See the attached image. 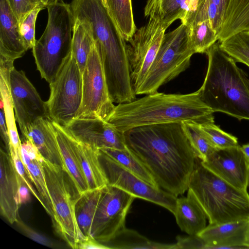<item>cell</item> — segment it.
<instances>
[{"label":"cell","mask_w":249,"mask_h":249,"mask_svg":"<svg viewBox=\"0 0 249 249\" xmlns=\"http://www.w3.org/2000/svg\"><path fill=\"white\" fill-rule=\"evenodd\" d=\"M124 136L127 149L158 187L177 197L187 191L197 157L182 122L139 126Z\"/></svg>","instance_id":"1"},{"label":"cell","mask_w":249,"mask_h":249,"mask_svg":"<svg viewBox=\"0 0 249 249\" xmlns=\"http://www.w3.org/2000/svg\"><path fill=\"white\" fill-rule=\"evenodd\" d=\"M214 112L202 100L200 89L187 94L158 91L115 106L107 121L124 132L148 125L193 122L198 124L214 122Z\"/></svg>","instance_id":"2"},{"label":"cell","mask_w":249,"mask_h":249,"mask_svg":"<svg viewBox=\"0 0 249 249\" xmlns=\"http://www.w3.org/2000/svg\"><path fill=\"white\" fill-rule=\"evenodd\" d=\"M74 18L88 23L102 60L109 90L118 92L131 87L127 43L102 0H72Z\"/></svg>","instance_id":"3"},{"label":"cell","mask_w":249,"mask_h":249,"mask_svg":"<svg viewBox=\"0 0 249 249\" xmlns=\"http://www.w3.org/2000/svg\"><path fill=\"white\" fill-rule=\"evenodd\" d=\"M208 66L199 89L204 102L214 112L249 120V79L235 60L221 49L219 42L205 53Z\"/></svg>","instance_id":"4"},{"label":"cell","mask_w":249,"mask_h":249,"mask_svg":"<svg viewBox=\"0 0 249 249\" xmlns=\"http://www.w3.org/2000/svg\"><path fill=\"white\" fill-rule=\"evenodd\" d=\"M190 189L204 210L210 225L249 220V195L205 167L196 158Z\"/></svg>","instance_id":"5"},{"label":"cell","mask_w":249,"mask_h":249,"mask_svg":"<svg viewBox=\"0 0 249 249\" xmlns=\"http://www.w3.org/2000/svg\"><path fill=\"white\" fill-rule=\"evenodd\" d=\"M46 8L47 25L32 52L41 77L50 83L71 52L74 18L70 4L64 2Z\"/></svg>","instance_id":"6"},{"label":"cell","mask_w":249,"mask_h":249,"mask_svg":"<svg viewBox=\"0 0 249 249\" xmlns=\"http://www.w3.org/2000/svg\"><path fill=\"white\" fill-rule=\"evenodd\" d=\"M195 53L186 25L181 23L174 30L165 33L156 57L136 95L158 91L160 86L189 67L191 58Z\"/></svg>","instance_id":"7"},{"label":"cell","mask_w":249,"mask_h":249,"mask_svg":"<svg viewBox=\"0 0 249 249\" xmlns=\"http://www.w3.org/2000/svg\"><path fill=\"white\" fill-rule=\"evenodd\" d=\"M42 163L53 204V224L67 243L71 248L77 249L79 242L85 237L75 213V205L79 194L61 165L44 158Z\"/></svg>","instance_id":"8"},{"label":"cell","mask_w":249,"mask_h":249,"mask_svg":"<svg viewBox=\"0 0 249 249\" xmlns=\"http://www.w3.org/2000/svg\"><path fill=\"white\" fill-rule=\"evenodd\" d=\"M50 119L63 127L75 119L82 100V72L71 52L49 83Z\"/></svg>","instance_id":"9"},{"label":"cell","mask_w":249,"mask_h":249,"mask_svg":"<svg viewBox=\"0 0 249 249\" xmlns=\"http://www.w3.org/2000/svg\"><path fill=\"white\" fill-rule=\"evenodd\" d=\"M82 92L75 118L107 121L115 106L109 93L102 60L95 41L82 73Z\"/></svg>","instance_id":"10"},{"label":"cell","mask_w":249,"mask_h":249,"mask_svg":"<svg viewBox=\"0 0 249 249\" xmlns=\"http://www.w3.org/2000/svg\"><path fill=\"white\" fill-rule=\"evenodd\" d=\"M136 197L115 186L107 185L102 192L92 222L91 235L103 244L125 228V218Z\"/></svg>","instance_id":"11"},{"label":"cell","mask_w":249,"mask_h":249,"mask_svg":"<svg viewBox=\"0 0 249 249\" xmlns=\"http://www.w3.org/2000/svg\"><path fill=\"white\" fill-rule=\"evenodd\" d=\"M166 30L159 21L149 18L148 22L137 29L128 41L130 80L135 94L156 57Z\"/></svg>","instance_id":"12"},{"label":"cell","mask_w":249,"mask_h":249,"mask_svg":"<svg viewBox=\"0 0 249 249\" xmlns=\"http://www.w3.org/2000/svg\"><path fill=\"white\" fill-rule=\"evenodd\" d=\"M99 158L107 184L118 187L136 198L155 203L174 213L176 196L145 182L100 149Z\"/></svg>","instance_id":"13"},{"label":"cell","mask_w":249,"mask_h":249,"mask_svg":"<svg viewBox=\"0 0 249 249\" xmlns=\"http://www.w3.org/2000/svg\"><path fill=\"white\" fill-rule=\"evenodd\" d=\"M10 84L16 121L24 137L35 122L41 118L50 119L47 104L24 71L14 68L10 72Z\"/></svg>","instance_id":"14"},{"label":"cell","mask_w":249,"mask_h":249,"mask_svg":"<svg viewBox=\"0 0 249 249\" xmlns=\"http://www.w3.org/2000/svg\"><path fill=\"white\" fill-rule=\"evenodd\" d=\"M201 163L228 183L247 191L249 181V163L239 145L227 148H216Z\"/></svg>","instance_id":"15"},{"label":"cell","mask_w":249,"mask_h":249,"mask_svg":"<svg viewBox=\"0 0 249 249\" xmlns=\"http://www.w3.org/2000/svg\"><path fill=\"white\" fill-rule=\"evenodd\" d=\"M77 141L99 149H126L124 132L99 119L75 118L64 127Z\"/></svg>","instance_id":"16"},{"label":"cell","mask_w":249,"mask_h":249,"mask_svg":"<svg viewBox=\"0 0 249 249\" xmlns=\"http://www.w3.org/2000/svg\"><path fill=\"white\" fill-rule=\"evenodd\" d=\"M0 208L1 215L11 224L19 219L18 173L10 152H0Z\"/></svg>","instance_id":"17"},{"label":"cell","mask_w":249,"mask_h":249,"mask_svg":"<svg viewBox=\"0 0 249 249\" xmlns=\"http://www.w3.org/2000/svg\"><path fill=\"white\" fill-rule=\"evenodd\" d=\"M28 51L7 0H0V57L14 61Z\"/></svg>","instance_id":"18"},{"label":"cell","mask_w":249,"mask_h":249,"mask_svg":"<svg viewBox=\"0 0 249 249\" xmlns=\"http://www.w3.org/2000/svg\"><path fill=\"white\" fill-rule=\"evenodd\" d=\"M249 220L210 225L198 235L206 249H249L245 245Z\"/></svg>","instance_id":"19"},{"label":"cell","mask_w":249,"mask_h":249,"mask_svg":"<svg viewBox=\"0 0 249 249\" xmlns=\"http://www.w3.org/2000/svg\"><path fill=\"white\" fill-rule=\"evenodd\" d=\"M198 0H147L144 9L145 17L159 21L167 29L177 19L185 24L195 11Z\"/></svg>","instance_id":"20"},{"label":"cell","mask_w":249,"mask_h":249,"mask_svg":"<svg viewBox=\"0 0 249 249\" xmlns=\"http://www.w3.org/2000/svg\"><path fill=\"white\" fill-rule=\"evenodd\" d=\"M52 123L59 145L62 167L80 195L89 189L75 151L74 138L63 126L53 121Z\"/></svg>","instance_id":"21"},{"label":"cell","mask_w":249,"mask_h":249,"mask_svg":"<svg viewBox=\"0 0 249 249\" xmlns=\"http://www.w3.org/2000/svg\"><path fill=\"white\" fill-rule=\"evenodd\" d=\"M173 214L181 230L189 235H198L207 226V215L189 189L186 197L177 198Z\"/></svg>","instance_id":"22"},{"label":"cell","mask_w":249,"mask_h":249,"mask_svg":"<svg viewBox=\"0 0 249 249\" xmlns=\"http://www.w3.org/2000/svg\"><path fill=\"white\" fill-rule=\"evenodd\" d=\"M14 62L0 58V99L10 139L9 149L21 154V141L16 124L15 111L11 97L10 77Z\"/></svg>","instance_id":"23"},{"label":"cell","mask_w":249,"mask_h":249,"mask_svg":"<svg viewBox=\"0 0 249 249\" xmlns=\"http://www.w3.org/2000/svg\"><path fill=\"white\" fill-rule=\"evenodd\" d=\"M22 137L31 141L44 158L62 166L56 132L51 119H39L30 126L26 135Z\"/></svg>","instance_id":"24"},{"label":"cell","mask_w":249,"mask_h":249,"mask_svg":"<svg viewBox=\"0 0 249 249\" xmlns=\"http://www.w3.org/2000/svg\"><path fill=\"white\" fill-rule=\"evenodd\" d=\"M74 147L89 189L102 188L107 185L99 158V149L77 141Z\"/></svg>","instance_id":"25"},{"label":"cell","mask_w":249,"mask_h":249,"mask_svg":"<svg viewBox=\"0 0 249 249\" xmlns=\"http://www.w3.org/2000/svg\"><path fill=\"white\" fill-rule=\"evenodd\" d=\"M243 31H249V0H230L217 34L218 41Z\"/></svg>","instance_id":"26"},{"label":"cell","mask_w":249,"mask_h":249,"mask_svg":"<svg viewBox=\"0 0 249 249\" xmlns=\"http://www.w3.org/2000/svg\"><path fill=\"white\" fill-rule=\"evenodd\" d=\"M102 188L89 190L79 195L76 202V218L85 237L91 235L92 224L100 199Z\"/></svg>","instance_id":"27"},{"label":"cell","mask_w":249,"mask_h":249,"mask_svg":"<svg viewBox=\"0 0 249 249\" xmlns=\"http://www.w3.org/2000/svg\"><path fill=\"white\" fill-rule=\"evenodd\" d=\"M94 42L89 25L74 18L71 41V52L82 73Z\"/></svg>","instance_id":"28"},{"label":"cell","mask_w":249,"mask_h":249,"mask_svg":"<svg viewBox=\"0 0 249 249\" xmlns=\"http://www.w3.org/2000/svg\"><path fill=\"white\" fill-rule=\"evenodd\" d=\"M104 245L109 249H176L175 243L164 244L154 242L137 231L126 227Z\"/></svg>","instance_id":"29"},{"label":"cell","mask_w":249,"mask_h":249,"mask_svg":"<svg viewBox=\"0 0 249 249\" xmlns=\"http://www.w3.org/2000/svg\"><path fill=\"white\" fill-rule=\"evenodd\" d=\"M102 2L116 24L123 37L128 42L137 28L131 0H102Z\"/></svg>","instance_id":"30"},{"label":"cell","mask_w":249,"mask_h":249,"mask_svg":"<svg viewBox=\"0 0 249 249\" xmlns=\"http://www.w3.org/2000/svg\"><path fill=\"white\" fill-rule=\"evenodd\" d=\"M192 47L195 53H205L218 41L217 35L208 20L194 22L188 26Z\"/></svg>","instance_id":"31"},{"label":"cell","mask_w":249,"mask_h":249,"mask_svg":"<svg viewBox=\"0 0 249 249\" xmlns=\"http://www.w3.org/2000/svg\"><path fill=\"white\" fill-rule=\"evenodd\" d=\"M100 149L142 179L158 187L150 174L127 148L124 149L102 148Z\"/></svg>","instance_id":"32"},{"label":"cell","mask_w":249,"mask_h":249,"mask_svg":"<svg viewBox=\"0 0 249 249\" xmlns=\"http://www.w3.org/2000/svg\"><path fill=\"white\" fill-rule=\"evenodd\" d=\"M222 50L236 62L243 63L249 67V31L234 34L219 42Z\"/></svg>","instance_id":"33"},{"label":"cell","mask_w":249,"mask_h":249,"mask_svg":"<svg viewBox=\"0 0 249 249\" xmlns=\"http://www.w3.org/2000/svg\"><path fill=\"white\" fill-rule=\"evenodd\" d=\"M42 160H31L24 166L39 194L41 205L52 219L53 204L46 183Z\"/></svg>","instance_id":"34"},{"label":"cell","mask_w":249,"mask_h":249,"mask_svg":"<svg viewBox=\"0 0 249 249\" xmlns=\"http://www.w3.org/2000/svg\"><path fill=\"white\" fill-rule=\"evenodd\" d=\"M183 127L197 158L204 161L216 149L209 142L198 124L183 122Z\"/></svg>","instance_id":"35"},{"label":"cell","mask_w":249,"mask_h":249,"mask_svg":"<svg viewBox=\"0 0 249 249\" xmlns=\"http://www.w3.org/2000/svg\"><path fill=\"white\" fill-rule=\"evenodd\" d=\"M205 136L215 148H227L238 146V139L214 124V122L199 124Z\"/></svg>","instance_id":"36"},{"label":"cell","mask_w":249,"mask_h":249,"mask_svg":"<svg viewBox=\"0 0 249 249\" xmlns=\"http://www.w3.org/2000/svg\"><path fill=\"white\" fill-rule=\"evenodd\" d=\"M46 8L43 2L37 4L18 24L20 35L24 43L28 49H33L35 45V27L36 18L39 12Z\"/></svg>","instance_id":"37"},{"label":"cell","mask_w":249,"mask_h":249,"mask_svg":"<svg viewBox=\"0 0 249 249\" xmlns=\"http://www.w3.org/2000/svg\"><path fill=\"white\" fill-rule=\"evenodd\" d=\"M9 5L19 24L32 9L42 0H7Z\"/></svg>","instance_id":"38"},{"label":"cell","mask_w":249,"mask_h":249,"mask_svg":"<svg viewBox=\"0 0 249 249\" xmlns=\"http://www.w3.org/2000/svg\"><path fill=\"white\" fill-rule=\"evenodd\" d=\"M176 249H206V244L198 235L178 236Z\"/></svg>","instance_id":"39"},{"label":"cell","mask_w":249,"mask_h":249,"mask_svg":"<svg viewBox=\"0 0 249 249\" xmlns=\"http://www.w3.org/2000/svg\"><path fill=\"white\" fill-rule=\"evenodd\" d=\"M16 223L30 238L42 245L47 246H52V243L48 239L32 230L19 219Z\"/></svg>","instance_id":"40"},{"label":"cell","mask_w":249,"mask_h":249,"mask_svg":"<svg viewBox=\"0 0 249 249\" xmlns=\"http://www.w3.org/2000/svg\"><path fill=\"white\" fill-rule=\"evenodd\" d=\"M108 249L109 248L96 240L91 235L85 236L78 243L77 249Z\"/></svg>","instance_id":"41"},{"label":"cell","mask_w":249,"mask_h":249,"mask_svg":"<svg viewBox=\"0 0 249 249\" xmlns=\"http://www.w3.org/2000/svg\"><path fill=\"white\" fill-rule=\"evenodd\" d=\"M18 199L20 205L29 202L31 200L30 190L22 178L18 174Z\"/></svg>","instance_id":"42"},{"label":"cell","mask_w":249,"mask_h":249,"mask_svg":"<svg viewBox=\"0 0 249 249\" xmlns=\"http://www.w3.org/2000/svg\"><path fill=\"white\" fill-rule=\"evenodd\" d=\"M241 148L249 163V143L245 144L241 146Z\"/></svg>","instance_id":"43"},{"label":"cell","mask_w":249,"mask_h":249,"mask_svg":"<svg viewBox=\"0 0 249 249\" xmlns=\"http://www.w3.org/2000/svg\"><path fill=\"white\" fill-rule=\"evenodd\" d=\"M63 0H46V4L47 5L54 4L58 2H63Z\"/></svg>","instance_id":"44"},{"label":"cell","mask_w":249,"mask_h":249,"mask_svg":"<svg viewBox=\"0 0 249 249\" xmlns=\"http://www.w3.org/2000/svg\"><path fill=\"white\" fill-rule=\"evenodd\" d=\"M245 245L248 247L249 249V223L246 233V241H245Z\"/></svg>","instance_id":"45"},{"label":"cell","mask_w":249,"mask_h":249,"mask_svg":"<svg viewBox=\"0 0 249 249\" xmlns=\"http://www.w3.org/2000/svg\"><path fill=\"white\" fill-rule=\"evenodd\" d=\"M43 2L46 5V0H42Z\"/></svg>","instance_id":"46"},{"label":"cell","mask_w":249,"mask_h":249,"mask_svg":"<svg viewBox=\"0 0 249 249\" xmlns=\"http://www.w3.org/2000/svg\"><path fill=\"white\" fill-rule=\"evenodd\" d=\"M248 186L249 187V185H248Z\"/></svg>","instance_id":"47"},{"label":"cell","mask_w":249,"mask_h":249,"mask_svg":"<svg viewBox=\"0 0 249 249\" xmlns=\"http://www.w3.org/2000/svg\"></svg>","instance_id":"48"}]
</instances>
